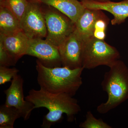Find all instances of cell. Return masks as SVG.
Masks as SVG:
<instances>
[{"mask_svg":"<svg viewBox=\"0 0 128 128\" xmlns=\"http://www.w3.org/2000/svg\"><path fill=\"white\" fill-rule=\"evenodd\" d=\"M37 81L41 88L51 93H66L73 96L82 84L83 67L72 69L63 66L50 68L37 60Z\"/></svg>","mask_w":128,"mask_h":128,"instance_id":"2","label":"cell"},{"mask_svg":"<svg viewBox=\"0 0 128 128\" xmlns=\"http://www.w3.org/2000/svg\"><path fill=\"white\" fill-rule=\"evenodd\" d=\"M22 117L19 110L14 107L8 106L5 104L0 107V128H13L17 119Z\"/></svg>","mask_w":128,"mask_h":128,"instance_id":"15","label":"cell"},{"mask_svg":"<svg viewBox=\"0 0 128 128\" xmlns=\"http://www.w3.org/2000/svg\"><path fill=\"white\" fill-rule=\"evenodd\" d=\"M29 40L22 31L9 35L0 34V41L16 62L26 55Z\"/></svg>","mask_w":128,"mask_h":128,"instance_id":"12","label":"cell"},{"mask_svg":"<svg viewBox=\"0 0 128 128\" xmlns=\"http://www.w3.org/2000/svg\"><path fill=\"white\" fill-rule=\"evenodd\" d=\"M93 0L96 1L98 2H106L111 1V0Z\"/></svg>","mask_w":128,"mask_h":128,"instance_id":"22","label":"cell"},{"mask_svg":"<svg viewBox=\"0 0 128 128\" xmlns=\"http://www.w3.org/2000/svg\"><path fill=\"white\" fill-rule=\"evenodd\" d=\"M21 31L18 18L6 8L0 6V34L9 35Z\"/></svg>","mask_w":128,"mask_h":128,"instance_id":"14","label":"cell"},{"mask_svg":"<svg viewBox=\"0 0 128 128\" xmlns=\"http://www.w3.org/2000/svg\"><path fill=\"white\" fill-rule=\"evenodd\" d=\"M106 16L101 10L86 8L75 23L74 31L83 41L94 36L96 24Z\"/></svg>","mask_w":128,"mask_h":128,"instance_id":"11","label":"cell"},{"mask_svg":"<svg viewBox=\"0 0 128 128\" xmlns=\"http://www.w3.org/2000/svg\"><path fill=\"white\" fill-rule=\"evenodd\" d=\"M16 62L0 41V66H14Z\"/></svg>","mask_w":128,"mask_h":128,"instance_id":"19","label":"cell"},{"mask_svg":"<svg viewBox=\"0 0 128 128\" xmlns=\"http://www.w3.org/2000/svg\"><path fill=\"white\" fill-rule=\"evenodd\" d=\"M28 1L31 2H41V0H28Z\"/></svg>","mask_w":128,"mask_h":128,"instance_id":"21","label":"cell"},{"mask_svg":"<svg viewBox=\"0 0 128 128\" xmlns=\"http://www.w3.org/2000/svg\"><path fill=\"white\" fill-rule=\"evenodd\" d=\"M26 55L36 57L47 67L54 68L62 65L58 48L46 39H30Z\"/></svg>","mask_w":128,"mask_h":128,"instance_id":"7","label":"cell"},{"mask_svg":"<svg viewBox=\"0 0 128 128\" xmlns=\"http://www.w3.org/2000/svg\"><path fill=\"white\" fill-rule=\"evenodd\" d=\"M9 88L4 91L6 95L5 105L14 107L20 110L24 120L29 119L34 105L24 99L23 78L18 74L14 76Z\"/></svg>","mask_w":128,"mask_h":128,"instance_id":"9","label":"cell"},{"mask_svg":"<svg viewBox=\"0 0 128 128\" xmlns=\"http://www.w3.org/2000/svg\"><path fill=\"white\" fill-rule=\"evenodd\" d=\"M3 0H0V2H2V1H3Z\"/></svg>","mask_w":128,"mask_h":128,"instance_id":"23","label":"cell"},{"mask_svg":"<svg viewBox=\"0 0 128 128\" xmlns=\"http://www.w3.org/2000/svg\"><path fill=\"white\" fill-rule=\"evenodd\" d=\"M19 71L16 68L0 66V85L4 84L6 82L12 81V79L18 74Z\"/></svg>","mask_w":128,"mask_h":128,"instance_id":"18","label":"cell"},{"mask_svg":"<svg viewBox=\"0 0 128 128\" xmlns=\"http://www.w3.org/2000/svg\"><path fill=\"white\" fill-rule=\"evenodd\" d=\"M41 2H29L20 20L22 31L29 39L43 38L47 34L46 21Z\"/></svg>","mask_w":128,"mask_h":128,"instance_id":"6","label":"cell"},{"mask_svg":"<svg viewBox=\"0 0 128 128\" xmlns=\"http://www.w3.org/2000/svg\"><path fill=\"white\" fill-rule=\"evenodd\" d=\"M120 57L118 50L103 40L93 36L83 41L82 66L84 69L90 70L100 66L109 67Z\"/></svg>","mask_w":128,"mask_h":128,"instance_id":"4","label":"cell"},{"mask_svg":"<svg viewBox=\"0 0 128 128\" xmlns=\"http://www.w3.org/2000/svg\"><path fill=\"white\" fill-rule=\"evenodd\" d=\"M109 67L101 83L103 90L107 93L108 99L97 108L101 114L108 112L128 99V67L119 60Z\"/></svg>","mask_w":128,"mask_h":128,"instance_id":"3","label":"cell"},{"mask_svg":"<svg viewBox=\"0 0 128 128\" xmlns=\"http://www.w3.org/2000/svg\"><path fill=\"white\" fill-rule=\"evenodd\" d=\"M81 128H112V127L104 121L102 119L96 118L91 111L86 114V119L79 125Z\"/></svg>","mask_w":128,"mask_h":128,"instance_id":"17","label":"cell"},{"mask_svg":"<svg viewBox=\"0 0 128 128\" xmlns=\"http://www.w3.org/2000/svg\"><path fill=\"white\" fill-rule=\"evenodd\" d=\"M25 99L34 105V109L43 107L48 110V114L44 116L41 126L44 128H50L61 121L64 114H66L68 121L73 122L76 115L81 111L77 100L66 93L56 94L41 88L38 90L33 89Z\"/></svg>","mask_w":128,"mask_h":128,"instance_id":"1","label":"cell"},{"mask_svg":"<svg viewBox=\"0 0 128 128\" xmlns=\"http://www.w3.org/2000/svg\"><path fill=\"white\" fill-rule=\"evenodd\" d=\"M41 2L55 8L74 24L86 9L78 0H41Z\"/></svg>","mask_w":128,"mask_h":128,"instance_id":"13","label":"cell"},{"mask_svg":"<svg viewBox=\"0 0 128 128\" xmlns=\"http://www.w3.org/2000/svg\"><path fill=\"white\" fill-rule=\"evenodd\" d=\"M29 2L28 0H3L0 2V6H4L9 9L20 22Z\"/></svg>","mask_w":128,"mask_h":128,"instance_id":"16","label":"cell"},{"mask_svg":"<svg viewBox=\"0 0 128 128\" xmlns=\"http://www.w3.org/2000/svg\"><path fill=\"white\" fill-rule=\"evenodd\" d=\"M83 41L73 31L58 47L63 66L74 69L82 66Z\"/></svg>","mask_w":128,"mask_h":128,"instance_id":"8","label":"cell"},{"mask_svg":"<svg viewBox=\"0 0 128 128\" xmlns=\"http://www.w3.org/2000/svg\"><path fill=\"white\" fill-rule=\"evenodd\" d=\"M109 22L107 16L98 19L96 24L94 36L98 39L104 40L106 30Z\"/></svg>","mask_w":128,"mask_h":128,"instance_id":"20","label":"cell"},{"mask_svg":"<svg viewBox=\"0 0 128 128\" xmlns=\"http://www.w3.org/2000/svg\"><path fill=\"white\" fill-rule=\"evenodd\" d=\"M46 6L44 9L42 7L47 28L46 40L58 48L74 31L75 24L68 17L55 8Z\"/></svg>","mask_w":128,"mask_h":128,"instance_id":"5","label":"cell"},{"mask_svg":"<svg viewBox=\"0 0 128 128\" xmlns=\"http://www.w3.org/2000/svg\"><path fill=\"white\" fill-rule=\"evenodd\" d=\"M80 2L86 9L105 10L111 13L114 16L111 20L113 25L122 24L128 17V0L118 2L93 0H81Z\"/></svg>","mask_w":128,"mask_h":128,"instance_id":"10","label":"cell"}]
</instances>
